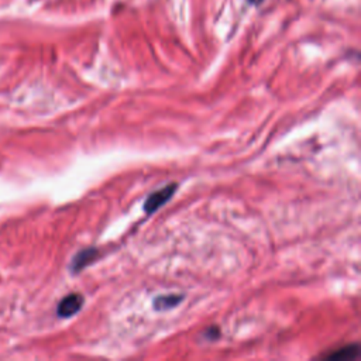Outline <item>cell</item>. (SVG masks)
Listing matches in <instances>:
<instances>
[{
  "label": "cell",
  "mask_w": 361,
  "mask_h": 361,
  "mask_svg": "<svg viewBox=\"0 0 361 361\" xmlns=\"http://www.w3.org/2000/svg\"><path fill=\"white\" fill-rule=\"evenodd\" d=\"M175 189H177V184H173V185H168L166 188H162V189L151 193L147 198L146 204H144V211L148 215H151L153 212H155L157 209H159L161 206L166 205L167 201H170L173 198V195L175 193Z\"/></svg>",
  "instance_id": "obj_1"
},
{
  "label": "cell",
  "mask_w": 361,
  "mask_h": 361,
  "mask_svg": "<svg viewBox=\"0 0 361 361\" xmlns=\"http://www.w3.org/2000/svg\"><path fill=\"white\" fill-rule=\"evenodd\" d=\"M84 305V297L81 293H71L68 297H65L59 305H58V316L61 318H71L74 316L77 312L81 311Z\"/></svg>",
  "instance_id": "obj_2"
},
{
  "label": "cell",
  "mask_w": 361,
  "mask_h": 361,
  "mask_svg": "<svg viewBox=\"0 0 361 361\" xmlns=\"http://www.w3.org/2000/svg\"><path fill=\"white\" fill-rule=\"evenodd\" d=\"M97 255H99V253H97V250H95V248H86V250L79 251V253L75 255L74 261H72V266H71L72 271H75V273L81 271L82 269H85L86 266H89L90 262H92Z\"/></svg>",
  "instance_id": "obj_3"
},
{
  "label": "cell",
  "mask_w": 361,
  "mask_h": 361,
  "mask_svg": "<svg viewBox=\"0 0 361 361\" xmlns=\"http://www.w3.org/2000/svg\"><path fill=\"white\" fill-rule=\"evenodd\" d=\"M182 301L181 295H162L154 300V308L157 311H167L175 308Z\"/></svg>",
  "instance_id": "obj_4"
},
{
  "label": "cell",
  "mask_w": 361,
  "mask_h": 361,
  "mask_svg": "<svg viewBox=\"0 0 361 361\" xmlns=\"http://www.w3.org/2000/svg\"><path fill=\"white\" fill-rule=\"evenodd\" d=\"M358 355V346H347L344 349H340L331 354L327 358L336 360V361H346V360H353Z\"/></svg>",
  "instance_id": "obj_5"
},
{
  "label": "cell",
  "mask_w": 361,
  "mask_h": 361,
  "mask_svg": "<svg viewBox=\"0 0 361 361\" xmlns=\"http://www.w3.org/2000/svg\"><path fill=\"white\" fill-rule=\"evenodd\" d=\"M247 2H248L250 5H254V6H257V5H261L262 2H264V0H247Z\"/></svg>",
  "instance_id": "obj_6"
}]
</instances>
